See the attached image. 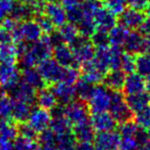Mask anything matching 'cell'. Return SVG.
Returning a JSON list of instances; mask_svg holds the SVG:
<instances>
[{
    "label": "cell",
    "mask_w": 150,
    "mask_h": 150,
    "mask_svg": "<svg viewBox=\"0 0 150 150\" xmlns=\"http://www.w3.org/2000/svg\"><path fill=\"white\" fill-rule=\"evenodd\" d=\"M10 33L14 43L21 41L32 43L41 38L43 32L36 21L30 18L23 22H18Z\"/></svg>",
    "instance_id": "6da1fadb"
},
{
    "label": "cell",
    "mask_w": 150,
    "mask_h": 150,
    "mask_svg": "<svg viewBox=\"0 0 150 150\" xmlns=\"http://www.w3.org/2000/svg\"><path fill=\"white\" fill-rule=\"evenodd\" d=\"M108 112L112 115L117 124L132 120L133 113L126 105V99L121 91L110 90V104H109Z\"/></svg>",
    "instance_id": "7a4b0ae2"
},
{
    "label": "cell",
    "mask_w": 150,
    "mask_h": 150,
    "mask_svg": "<svg viewBox=\"0 0 150 150\" xmlns=\"http://www.w3.org/2000/svg\"><path fill=\"white\" fill-rule=\"evenodd\" d=\"M64 69V67L50 57L44 59L37 65V71H39L46 85H52L57 82H60L62 80Z\"/></svg>",
    "instance_id": "3957f363"
},
{
    "label": "cell",
    "mask_w": 150,
    "mask_h": 150,
    "mask_svg": "<svg viewBox=\"0 0 150 150\" xmlns=\"http://www.w3.org/2000/svg\"><path fill=\"white\" fill-rule=\"evenodd\" d=\"M86 104L92 112L108 111L110 104V90L106 86H101L97 84Z\"/></svg>",
    "instance_id": "277c9868"
},
{
    "label": "cell",
    "mask_w": 150,
    "mask_h": 150,
    "mask_svg": "<svg viewBox=\"0 0 150 150\" xmlns=\"http://www.w3.org/2000/svg\"><path fill=\"white\" fill-rule=\"evenodd\" d=\"M65 117L68 120L71 127L84 122H88L90 109L88 104L84 101L75 99L72 102L65 105Z\"/></svg>",
    "instance_id": "5b68a950"
},
{
    "label": "cell",
    "mask_w": 150,
    "mask_h": 150,
    "mask_svg": "<svg viewBox=\"0 0 150 150\" xmlns=\"http://www.w3.org/2000/svg\"><path fill=\"white\" fill-rule=\"evenodd\" d=\"M70 47L72 48L75 60L79 67L94 57L95 46L88 38L80 35L72 44H70Z\"/></svg>",
    "instance_id": "8992f818"
},
{
    "label": "cell",
    "mask_w": 150,
    "mask_h": 150,
    "mask_svg": "<svg viewBox=\"0 0 150 150\" xmlns=\"http://www.w3.org/2000/svg\"><path fill=\"white\" fill-rule=\"evenodd\" d=\"M4 92V91H3ZM37 91L30 85L25 83L22 79H20L14 86L5 91V93L14 100H21L33 105L36 100Z\"/></svg>",
    "instance_id": "52a82bcc"
},
{
    "label": "cell",
    "mask_w": 150,
    "mask_h": 150,
    "mask_svg": "<svg viewBox=\"0 0 150 150\" xmlns=\"http://www.w3.org/2000/svg\"><path fill=\"white\" fill-rule=\"evenodd\" d=\"M93 141L95 150H117L119 147L120 135L114 130L97 132Z\"/></svg>",
    "instance_id": "ba28073f"
},
{
    "label": "cell",
    "mask_w": 150,
    "mask_h": 150,
    "mask_svg": "<svg viewBox=\"0 0 150 150\" xmlns=\"http://www.w3.org/2000/svg\"><path fill=\"white\" fill-rule=\"evenodd\" d=\"M145 16L143 10H139L136 8H124L119 14H118V21L119 24L126 27L128 30H137L141 27L144 22Z\"/></svg>",
    "instance_id": "9c48e42d"
},
{
    "label": "cell",
    "mask_w": 150,
    "mask_h": 150,
    "mask_svg": "<svg viewBox=\"0 0 150 150\" xmlns=\"http://www.w3.org/2000/svg\"><path fill=\"white\" fill-rule=\"evenodd\" d=\"M26 122L37 134L43 132L44 130H46L50 127V110L42 108V107L32 108Z\"/></svg>",
    "instance_id": "30bf717a"
},
{
    "label": "cell",
    "mask_w": 150,
    "mask_h": 150,
    "mask_svg": "<svg viewBox=\"0 0 150 150\" xmlns=\"http://www.w3.org/2000/svg\"><path fill=\"white\" fill-rule=\"evenodd\" d=\"M52 55L54 56V59L58 63H60L62 67H78L79 65L77 64L73 54L72 48L70 47L69 44H66L64 42L56 44L52 47Z\"/></svg>",
    "instance_id": "8fae6325"
},
{
    "label": "cell",
    "mask_w": 150,
    "mask_h": 150,
    "mask_svg": "<svg viewBox=\"0 0 150 150\" xmlns=\"http://www.w3.org/2000/svg\"><path fill=\"white\" fill-rule=\"evenodd\" d=\"M21 79L17 63L0 62V86L5 92Z\"/></svg>",
    "instance_id": "7c38bea8"
},
{
    "label": "cell",
    "mask_w": 150,
    "mask_h": 150,
    "mask_svg": "<svg viewBox=\"0 0 150 150\" xmlns=\"http://www.w3.org/2000/svg\"><path fill=\"white\" fill-rule=\"evenodd\" d=\"M42 13L48 18V20L52 23L55 28H60L62 25L67 23L66 10L61 3L58 1L45 2Z\"/></svg>",
    "instance_id": "4fadbf2b"
},
{
    "label": "cell",
    "mask_w": 150,
    "mask_h": 150,
    "mask_svg": "<svg viewBox=\"0 0 150 150\" xmlns=\"http://www.w3.org/2000/svg\"><path fill=\"white\" fill-rule=\"evenodd\" d=\"M90 124L95 132H104V131L115 130L117 122L113 119L112 115L108 111H100V112H92L90 117Z\"/></svg>",
    "instance_id": "5bb4252c"
},
{
    "label": "cell",
    "mask_w": 150,
    "mask_h": 150,
    "mask_svg": "<svg viewBox=\"0 0 150 150\" xmlns=\"http://www.w3.org/2000/svg\"><path fill=\"white\" fill-rule=\"evenodd\" d=\"M94 24L96 30L109 32L116 25V16L111 12L106 6L101 5L94 14Z\"/></svg>",
    "instance_id": "9a60e30c"
},
{
    "label": "cell",
    "mask_w": 150,
    "mask_h": 150,
    "mask_svg": "<svg viewBox=\"0 0 150 150\" xmlns=\"http://www.w3.org/2000/svg\"><path fill=\"white\" fill-rule=\"evenodd\" d=\"M50 89L56 96L58 103L60 104L67 105L76 99L75 87L72 84L65 83V82H57L52 84Z\"/></svg>",
    "instance_id": "2e32d148"
},
{
    "label": "cell",
    "mask_w": 150,
    "mask_h": 150,
    "mask_svg": "<svg viewBox=\"0 0 150 150\" xmlns=\"http://www.w3.org/2000/svg\"><path fill=\"white\" fill-rule=\"evenodd\" d=\"M122 90L126 95L136 94L146 91V79L138 73H130L126 75Z\"/></svg>",
    "instance_id": "e0dca14e"
},
{
    "label": "cell",
    "mask_w": 150,
    "mask_h": 150,
    "mask_svg": "<svg viewBox=\"0 0 150 150\" xmlns=\"http://www.w3.org/2000/svg\"><path fill=\"white\" fill-rule=\"evenodd\" d=\"M126 73L120 69H109L103 77L104 85L109 90L112 91H121L123 88L124 79H126Z\"/></svg>",
    "instance_id": "ac0fdd59"
},
{
    "label": "cell",
    "mask_w": 150,
    "mask_h": 150,
    "mask_svg": "<svg viewBox=\"0 0 150 150\" xmlns=\"http://www.w3.org/2000/svg\"><path fill=\"white\" fill-rule=\"evenodd\" d=\"M31 109H32V105L29 103L25 102V101L12 99L11 120H14L17 124L26 122L29 115H30Z\"/></svg>",
    "instance_id": "d6986e66"
},
{
    "label": "cell",
    "mask_w": 150,
    "mask_h": 150,
    "mask_svg": "<svg viewBox=\"0 0 150 150\" xmlns=\"http://www.w3.org/2000/svg\"><path fill=\"white\" fill-rule=\"evenodd\" d=\"M20 75L21 79L25 83L30 85L36 91L42 89V88H44L46 86L45 82L43 81L39 71H37V69H34V67H25V69H23L22 73Z\"/></svg>",
    "instance_id": "ffe728a7"
},
{
    "label": "cell",
    "mask_w": 150,
    "mask_h": 150,
    "mask_svg": "<svg viewBox=\"0 0 150 150\" xmlns=\"http://www.w3.org/2000/svg\"><path fill=\"white\" fill-rule=\"evenodd\" d=\"M143 36L141 33L135 32L133 30L132 32H128L126 39L124 41L122 48L126 52L132 54H138L142 52V46H143Z\"/></svg>",
    "instance_id": "44dd1931"
},
{
    "label": "cell",
    "mask_w": 150,
    "mask_h": 150,
    "mask_svg": "<svg viewBox=\"0 0 150 150\" xmlns=\"http://www.w3.org/2000/svg\"><path fill=\"white\" fill-rule=\"evenodd\" d=\"M8 18H11L16 22H23V21L35 18V11L31 4H25L21 3V2L17 3L16 2Z\"/></svg>",
    "instance_id": "7402d4cb"
},
{
    "label": "cell",
    "mask_w": 150,
    "mask_h": 150,
    "mask_svg": "<svg viewBox=\"0 0 150 150\" xmlns=\"http://www.w3.org/2000/svg\"><path fill=\"white\" fill-rule=\"evenodd\" d=\"M124 99H126V105L130 108V110L132 111L133 115L138 112L142 108H144L147 104H149L148 95L145 92L136 93V94H128L124 97Z\"/></svg>",
    "instance_id": "603a6c76"
},
{
    "label": "cell",
    "mask_w": 150,
    "mask_h": 150,
    "mask_svg": "<svg viewBox=\"0 0 150 150\" xmlns=\"http://www.w3.org/2000/svg\"><path fill=\"white\" fill-rule=\"evenodd\" d=\"M35 102H37L39 107L50 110L58 103V101H57V98L54 93H52V89L44 87L36 92V100H35Z\"/></svg>",
    "instance_id": "cb8c5ba5"
},
{
    "label": "cell",
    "mask_w": 150,
    "mask_h": 150,
    "mask_svg": "<svg viewBox=\"0 0 150 150\" xmlns=\"http://www.w3.org/2000/svg\"><path fill=\"white\" fill-rule=\"evenodd\" d=\"M58 34L61 41L66 44H69V45L72 44L80 36L76 25L72 24V23H65L64 25H62L59 28Z\"/></svg>",
    "instance_id": "d4e9b609"
},
{
    "label": "cell",
    "mask_w": 150,
    "mask_h": 150,
    "mask_svg": "<svg viewBox=\"0 0 150 150\" xmlns=\"http://www.w3.org/2000/svg\"><path fill=\"white\" fill-rule=\"evenodd\" d=\"M72 133L77 141H93L95 137V131L90 126V120L73 126Z\"/></svg>",
    "instance_id": "484cf974"
},
{
    "label": "cell",
    "mask_w": 150,
    "mask_h": 150,
    "mask_svg": "<svg viewBox=\"0 0 150 150\" xmlns=\"http://www.w3.org/2000/svg\"><path fill=\"white\" fill-rule=\"evenodd\" d=\"M128 29L123 27L122 25H115L112 29L108 32L109 37V44L114 46H120L122 47L124 41L126 39V36L128 34Z\"/></svg>",
    "instance_id": "4316f807"
},
{
    "label": "cell",
    "mask_w": 150,
    "mask_h": 150,
    "mask_svg": "<svg viewBox=\"0 0 150 150\" xmlns=\"http://www.w3.org/2000/svg\"><path fill=\"white\" fill-rule=\"evenodd\" d=\"M18 61V51L14 42L0 45V62L17 63Z\"/></svg>",
    "instance_id": "83f0119b"
},
{
    "label": "cell",
    "mask_w": 150,
    "mask_h": 150,
    "mask_svg": "<svg viewBox=\"0 0 150 150\" xmlns=\"http://www.w3.org/2000/svg\"><path fill=\"white\" fill-rule=\"evenodd\" d=\"M76 140L72 130L56 135V145L59 150H74Z\"/></svg>",
    "instance_id": "f1b7e54d"
},
{
    "label": "cell",
    "mask_w": 150,
    "mask_h": 150,
    "mask_svg": "<svg viewBox=\"0 0 150 150\" xmlns=\"http://www.w3.org/2000/svg\"><path fill=\"white\" fill-rule=\"evenodd\" d=\"M94 84L90 83V82L85 81L84 79H82L81 77H79V79L76 81L74 84L75 87V92H76V97L79 98V100H82L84 102L88 100V98L90 97L93 93V90L95 88Z\"/></svg>",
    "instance_id": "f546056e"
},
{
    "label": "cell",
    "mask_w": 150,
    "mask_h": 150,
    "mask_svg": "<svg viewBox=\"0 0 150 150\" xmlns=\"http://www.w3.org/2000/svg\"><path fill=\"white\" fill-rule=\"evenodd\" d=\"M48 128L56 135L62 134V133L68 132V131L72 130V127L69 124L68 120L66 119L65 115L50 117V122Z\"/></svg>",
    "instance_id": "4dcf8cb0"
},
{
    "label": "cell",
    "mask_w": 150,
    "mask_h": 150,
    "mask_svg": "<svg viewBox=\"0 0 150 150\" xmlns=\"http://www.w3.org/2000/svg\"><path fill=\"white\" fill-rule=\"evenodd\" d=\"M135 71L145 79L148 78L150 76V55L140 52L135 56Z\"/></svg>",
    "instance_id": "1f68e13d"
},
{
    "label": "cell",
    "mask_w": 150,
    "mask_h": 150,
    "mask_svg": "<svg viewBox=\"0 0 150 150\" xmlns=\"http://www.w3.org/2000/svg\"><path fill=\"white\" fill-rule=\"evenodd\" d=\"M18 135V126L14 120H0V138L14 141Z\"/></svg>",
    "instance_id": "d6a6232c"
},
{
    "label": "cell",
    "mask_w": 150,
    "mask_h": 150,
    "mask_svg": "<svg viewBox=\"0 0 150 150\" xmlns=\"http://www.w3.org/2000/svg\"><path fill=\"white\" fill-rule=\"evenodd\" d=\"M12 99L3 92L0 94V120H11Z\"/></svg>",
    "instance_id": "836d02e7"
},
{
    "label": "cell",
    "mask_w": 150,
    "mask_h": 150,
    "mask_svg": "<svg viewBox=\"0 0 150 150\" xmlns=\"http://www.w3.org/2000/svg\"><path fill=\"white\" fill-rule=\"evenodd\" d=\"M134 122L140 128L147 130L150 128V104H147L144 108L134 113Z\"/></svg>",
    "instance_id": "e575fe53"
},
{
    "label": "cell",
    "mask_w": 150,
    "mask_h": 150,
    "mask_svg": "<svg viewBox=\"0 0 150 150\" xmlns=\"http://www.w3.org/2000/svg\"><path fill=\"white\" fill-rule=\"evenodd\" d=\"M14 150H36L37 142L35 139H29L18 135L14 140Z\"/></svg>",
    "instance_id": "d590c367"
},
{
    "label": "cell",
    "mask_w": 150,
    "mask_h": 150,
    "mask_svg": "<svg viewBox=\"0 0 150 150\" xmlns=\"http://www.w3.org/2000/svg\"><path fill=\"white\" fill-rule=\"evenodd\" d=\"M139 129H140V127L134 120H128L119 124L118 134L120 135V137H135Z\"/></svg>",
    "instance_id": "8d00e7d4"
},
{
    "label": "cell",
    "mask_w": 150,
    "mask_h": 150,
    "mask_svg": "<svg viewBox=\"0 0 150 150\" xmlns=\"http://www.w3.org/2000/svg\"><path fill=\"white\" fill-rule=\"evenodd\" d=\"M90 42L95 48L99 47H105V46L110 45L109 44V37H108V32L96 30L90 36Z\"/></svg>",
    "instance_id": "74e56055"
},
{
    "label": "cell",
    "mask_w": 150,
    "mask_h": 150,
    "mask_svg": "<svg viewBox=\"0 0 150 150\" xmlns=\"http://www.w3.org/2000/svg\"><path fill=\"white\" fill-rule=\"evenodd\" d=\"M135 54L123 52L120 61V69L123 73L130 74L135 71Z\"/></svg>",
    "instance_id": "f35d334b"
},
{
    "label": "cell",
    "mask_w": 150,
    "mask_h": 150,
    "mask_svg": "<svg viewBox=\"0 0 150 150\" xmlns=\"http://www.w3.org/2000/svg\"><path fill=\"white\" fill-rule=\"evenodd\" d=\"M79 77H80V71H78L77 67H65L62 80H61L60 82H65V83L74 85L76 83V81L79 79Z\"/></svg>",
    "instance_id": "ab89813d"
},
{
    "label": "cell",
    "mask_w": 150,
    "mask_h": 150,
    "mask_svg": "<svg viewBox=\"0 0 150 150\" xmlns=\"http://www.w3.org/2000/svg\"><path fill=\"white\" fill-rule=\"evenodd\" d=\"M119 150H141V145L135 137H120Z\"/></svg>",
    "instance_id": "60d3db41"
},
{
    "label": "cell",
    "mask_w": 150,
    "mask_h": 150,
    "mask_svg": "<svg viewBox=\"0 0 150 150\" xmlns=\"http://www.w3.org/2000/svg\"><path fill=\"white\" fill-rule=\"evenodd\" d=\"M105 6L113 12L115 16H118L124 8L126 7V0H104Z\"/></svg>",
    "instance_id": "b9f144b4"
},
{
    "label": "cell",
    "mask_w": 150,
    "mask_h": 150,
    "mask_svg": "<svg viewBox=\"0 0 150 150\" xmlns=\"http://www.w3.org/2000/svg\"><path fill=\"white\" fill-rule=\"evenodd\" d=\"M16 0H0V24L10 16Z\"/></svg>",
    "instance_id": "7bdbcfd3"
},
{
    "label": "cell",
    "mask_w": 150,
    "mask_h": 150,
    "mask_svg": "<svg viewBox=\"0 0 150 150\" xmlns=\"http://www.w3.org/2000/svg\"><path fill=\"white\" fill-rule=\"evenodd\" d=\"M34 20L38 23V25L40 26L43 34H50V33H52V31H55V26L52 25V23L50 22L47 16H44L43 13L36 16Z\"/></svg>",
    "instance_id": "ee69618b"
},
{
    "label": "cell",
    "mask_w": 150,
    "mask_h": 150,
    "mask_svg": "<svg viewBox=\"0 0 150 150\" xmlns=\"http://www.w3.org/2000/svg\"><path fill=\"white\" fill-rule=\"evenodd\" d=\"M18 133L20 136L26 137L29 139H35L36 140L38 134L29 126L27 122H22V124H18Z\"/></svg>",
    "instance_id": "f6af8a7d"
},
{
    "label": "cell",
    "mask_w": 150,
    "mask_h": 150,
    "mask_svg": "<svg viewBox=\"0 0 150 150\" xmlns=\"http://www.w3.org/2000/svg\"><path fill=\"white\" fill-rule=\"evenodd\" d=\"M147 2H148V0H126V3H128V5H130V7L136 8L139 10L146 9Z\"/></svg>",
    "instance_id": "bcb514c9"
},
{
    "label": "cell",
    "mask_w": 150,
    "mask_h": 150,
    "mask_svg": "<svg viewBox=\"0 0 150 150\" xmlns=\"http://www.w3.org/2000/svg\"><path fill=\"white\" fill-rule=\"evenodd\" d=\"M74 150H95L92 141H77Z\"/></svg>",
    "instance_id": "7dc6e473"
},
{
    "label": "cell",
    "mask_w": 150,
    "mask_h": 150,
    "mask_svg": "<svg viewBox=\"0 0 150 150\" xmlns=\"http://www.w3.org/2000/svg\"><path fill=\"white\" fill-rule=\"evenodd\" d=\"M36 150H59L55 142H37Z\"/></svg>",
    "instance_id": "c3c4849f"
},
{
    "label": "cell",
    "mask_w": 150,
    "mask_h": 150,
    "mask_svg": "<svg viewBox=\"0 0 150 150\" xmlns=\"http://www.w3.org/2000/svg\"><path fill=\"white\" fill-rule=\"evenodd\" d=\"M59 1H60V3L62 4L65 9H68V8L80 5L82 0H59Z\"/></svg>",
    "instance_id": "681fc988"
},
{
    "label": "cell",
    "mask_w": 150,
    "mask_h": 150,
    "mask_svg": "<svg viewBox=\"0 0 150 150\" xmlns=\"http://www.w3.org/2000/svg\"><path fill=\"white\" fill-rule=\"evenodd\" d=\"M14 141L0 138V150H14Z\"/></svg>",
    "instance_id": "f907efd6"
},
{
    "label": "cell",
    "mask_w": 150,
    "mask_h": 150,
    "mask_svg": "<svg viewBox=\"0 0 150 150\" xmlns=\"http://www.w3.org/2000/svg\"><path fill=\"white\" fill-rule=\"evenodd\" d=\"M139 29H140L141 33L144 35H150V16L148 18H145L144 22Z\"/></svg>",
    "instance_id": "816d5d0a"
},
{
    "label": "cell",
    "mask_w": 150,
    "mask_h": 150,
    "mask_svg": "<svg viewBox=\"0 0 150 150\" xmlns=\"http://www.w3.org/2000/svg\"><path fill=\"white\" fill-rule=\"evenodd\" d=\"M142 52L150 55V35H145V37L143 38Z\"/></svg>",
    "instance_id": "f5cc1de1"
},
{
    "label": "cell",
    "mask_w": 150,
    "mask_h": 150,
    "mask_svg": "<svg viewBox=\"0 0 150 150\" xmlns=\"http://www.w3.org/2000/svg\"><path fill=\"white\" fill-rule=\"evenodd\" d=\"M37 0H18V2L21 3H25V4H33L34 2H36Z\"/></svg>",
    "instance_id": "db71d44e"
},
{
    "label": "cell",
    "mask_w": 150,
    "mask_h": 150,
    "mask_svg": "<svg viewBox=\"0 0 150 150\" xmlns=\"http://www.w3.org/2000/svg\"><path fill=\"white\" fill-rule=\"evenodd\" d=\"M141 150H150V139L148 141H147L146 143H145L144 145L142 146V148H141Z\"/></svg>",
    "instance_id": "11a10c76"
},
{
    "label": "cell",
    "mask_w": 150,
    "mask_h": 150,
    "mask_svg": "<svg viewBox=\"0 0 150 150\" xmlns=\"http://www.w3.org/2000/svg\"><path fill=\"white\" fill-rule=\"evenodd\" d=\"M146 90H150V76L146 78Z\"/></svg>",
    "instance_id": "9f6ffc18"
},
{
    "label": "cell",
    "mask_w": 150,
    "mask_h": 150,
    "mask_svg": "<svg viewBox=\"0 0 150 150\" xmlns=\"http://www.w3.org/2000/svg\"><path fill=\"white\" fill-rule=\"evenodd\" d=\"M146 10H147V12H148V13L150 14V0H148V2H147Z\"/></svg>",
    "instance_id": "6f0895ef"
},
{
    "label": "cell",
    "mask_w": 150,
    "mask_h": 150,
    "mask_svg": "<svg viewBox=\"0 0 150 150\" xmlns=\"http://www.w3.org/2000/svg\"><path fill=\"white\" fill-rule=\"evenodd\" d=\"M44 2H54V1H59V0H43Z\"/></svg>",
    "instance_id": "680465c9"
},
{
    "label": "cell",
    "mask_w": 150,
    "mask_h": 150,
    "mask_svg": "<svg viewBox=\"0 0 150 150\" xmlns=\"http://www.w3.org/2000/svg\"><path fill=\"white\" fill-rule=\"evenodd\" d=\"M147 130H148V132H147V135H148V137H149V139H150V128H148Z\"/></svg>",
    "instance_id": "91938a15"
},
{
    "label": "cell",
    "mask_w": 150,
    "mask_h": 150,
    "mask_svg": "<svg viewBox=\"0 0 150 150\" xmlns=\"http://www.w3.org/2000/svg\"><path fill=\"white\" fill-rule=\"evenodd\" d=\"M148 99H149V103H150V90H148Z\"/></svg>",
    "instance_id": "94428289"
},
{
    "label": "cell",
    "mask_w": 150,
    "mask_h": 150,
    "mask_svg": "<svg viewBox=\"0 0 150 150\" xmlns=\"http://www.w3.org/2000/svg\"><path fill=\"white\" fill-rule=\"evenodd\" d=\"M117 150H119V149H117Z\"/></svg>",
    "instance_id": "6125c7cd"
}]
</instances>
